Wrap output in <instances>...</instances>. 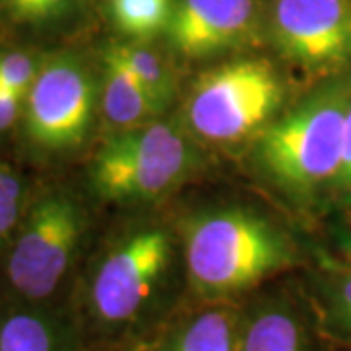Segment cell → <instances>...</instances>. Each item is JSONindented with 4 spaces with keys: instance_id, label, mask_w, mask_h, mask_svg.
<instances>
[{
    "instance_id": "3957f363",
    "label": "cell",
    "mask_w": 351,
    "mask_h": 351,
    "mask_svg": "<svg viewBox=\"0 0 351 351\" xmlns=\"http://www.w3.org/2000/svg\"><path fill=\"white\" fill-rule=\"evenodd\" d=\"M279 101L281 84L269 61H232L197 80L189 98L188 119L203 138L230 143L260 129Z\"/></svg>"
},
{
    "instance_id": "5b68a950",
    "label": "cell",
    "mask_w": 351,
    "mask_h": 351,
    "mask_svg": "<svg viewBox=\"0 0 351 351\" xmlns=\"http://www.w3.org/2000/svg\"><path fill=\"white\" fill-rule=\"evenodd\" d=\"M189 164L188 143L174 127L138 125L115 135L101 149L92 180L108 199H152L182 180Z\"/></svg>"
},
{
    "instance_id": "277c9868",
    "label": "cell",
    "mask_w": 351,
    "mask_h": 351,
    "mask_svg": "<svg viewBox=\"0 0 351 351\" xmlns=\"http://www.w3.org/2000/svg\"><path fill=\"white\" fill-rule=\"evenodd\" d=\"M168 262V237L158 228L137 232L110 252L88 287L96 324L106 330L141 324L158 302Z\"/></svg>"
},
{
    "instance_id": "30bf717a",
    "label": "cell",
    "mask_w": 351,
    "mask_h": 351,
    "mask_svg": "<svg viewBox=\"0 0 351 351\" xmlns=\"http://www.w3.org/2000/svg\"><path fill=\"white\" fill-rule=\"evenodd\" d=\"M239 351H314V343L297 308L267 299L240 313Z\"/></svg>"
},
{
    "instance_id": "8992f818",
    "label": "cell",
    "mask_w": 351,
    "mask_h": 351,
    "mask_svg": "<svg viewBox=\"0 0 351 351\" xmlns=\"http://www.w3.org/2000/svg\"><path fill=\"white\" fill-rule=\"evenodd\" d=\"M82 232V217L66 195L43 197L25 221L8 260L12 287L29 301L53 295L73 262Z\"/></svg>"
},
{
    "instance_id": "7a4b0ae2",
    "label": "cell",
    "mask_w": 351,
    "mask_h": 351,
    "mask_svg": "<svg viewBox=\"0 0 351 351\" xmlns=\"http://www.w3.org/2000/svg\"><path fill=\"white\" fill-rule=\"evenodd\" d=\"M350 108L351 82L334 84L269 127L260 141L267 170L293 189H313L336 178Z\"/></svg>"
},
{
    "instance_id": "44dd1931",
    "label": "cell",
    "mask_w": 351,
    "mask_h": 351,
    "mask_svg": "<svg viewBox=\"0 0 351 351\" xmlns=\"http://www.w3.org/2000/svg\"><path fill=\"white\" fill-rule=\"evenodd\" d=\"M339 182L351 188V108L348 112V119H346V129H343V149H341V162H339L338 170Z\"/></svg>"
},
{
    "instance_id": "9a60e30c",
    "label": "cell",
    "mask_w": 351,
    "mask_h": 351,
    "mask_svg": "<svg viewBox=\"0 0 351 351\" xmlns=\"http://www.w3.org/2000/svg\"><path fill=\"white\" fill-rule=\"evenodd\" d=\"M108 53L113 55L131 75L137 78L138 84L151 94L152 100L160 108L166 106L170 92H172V84H170L168 71L162 61L158 59V55H154L151 49H147L143 45H131V43L112 45Z\"/></svg>"
},
{
    "instance_id": "6da1fadb",
    "label": "cell",
    "mask_w": 351,
    "mask_h": 351,
    "mask_svg": "<svg viewBox=\"0 0 351 351\" xmlns=\"http://www.w3.org/2000/svg\"><path fill=\"white\" fill-rule=\"evenodd\" d=\"M291 260L281 232L250 211L205 215L188 226V281L205 301L242 295L287 267Z\"/></svg>"
},
{
    "instance_id": "7402d4cb",
    "label": "cell",
    "mask_w": 351,
    "mask_h": 351,
    "mask_svg": "<svg viewBox=\"0 0 351 351\" xmlns=\"http://www.w3.org/2000/svg\"><path fill=\"white\" fill-rule=\"evenodd\" d=\"M135 351H145V348H143V350H135Z\"/></svg>"
},
{
    "instance_id": "52a82bcc",
    "label": "cell",
    "mask_w": 351,
    "mask_h": 351,
    "mask_svg": "<svg viewBox=\"0 0 351 351\" xmlns=\"http://www.w3.org/2000/svg\"><path fill=\"white\" fill-rule=\"evenodd\" d=\"M94 90L86 69L73 57H55L38 71L25 101V133L49 151L75 147L86 137Z\"/></svg>"
},
{
    "instance_id": "5bb4252c",
    "label": "cell",
    "mask_w": 351,
    "mask_h": 351,
    "mask_svg": "<svg viewBox=\"0 0 351 351\" xmlns=\"http://www.w3.org/2000/svg\"><path fill=\"white\" fill-rule=\"evenodd\" d=\"M113 24L125 36L147 39L168 29L172 18L170 0H108Z\"/></svg>"
},
{
    "instance_id": "e0dca14e",
    "label": "cell",
    "mask_w": 351,
    "mask_h": 351,
    "mask_svg": "<svg viewBox=\"0 0 351 351\" xmlns=\"http://www.w3.org/2000/svg\"><path fill=\"white\" fill-rule=\"evenodd\" d=\"M38 76L36 61L24 51H12L0 55V86L18 96L29 92Z\"/></svg>"
},
{
    "instance_id": "9c48e42d",
    "label": "cell",
    "mask_w": 351,
    "mask_h": 351,
    "mask_svg": "<svg viewBox=\"0 0 351 351\" xmlns=\"http://www.w3.org/2000/svg\"><path fill=\"white\" fill-rule=\"evenodd\" d=\"M254 0H180L168 36L186 57H207L237 43L250 27Z\"/></svg>"
},
{
    "instance_id": "4fadbf2b",
    "label": "cell",
    "mask_w": 351,
    "mask_h": 351,
    "mask_svg": "<svg viewBox=\"0 0 351 351\" xmlns=\"http://www.w3.org/2000/svg\"><path fill=\"white\" fill-rule=\"evenodd\" d=\"M0 351H61V339L45 316L20 311L0 324Z\"/></svg>"
},
{
    "instance_id": "8fae6325",
    "label": "cell",
    "mask_w": 351,
    "mask_h": 351,
    "mask_svg": "<svg viewBox=\"0 0 351 351\" xmlns=\"http://www.w3.org/2000/svg\"><path fill=\"white\" fill-rule=\"evenodd\" d=\"M239 334L240 311L217 304L178 322L145 351H239Z\"/></svg>"
},
{
    "instance_id": "2e32d148",
    "label": "cell",
    "mask_w": 351,
    "mask_h": 351,
    "mask_svg": "<svg viewBox=\"0 0 351 351\" xmlns=\"http://www.w3.org/2000/svg\"><path fill=\"white\" fill-rule=\"evenodd\" d=\"M326 324L336 338L351 346V269L328 289Z\"/></svg>"
},
{
    "instance_id": "7c38bea8",
    "label": "cell",
    "mask_w": 351,
    "mask_h": 351,
    "mask_svg": "<svg viewBox=\"0 0 351 351\" xmlns=\"http://www.w3.org/2000/svg\"><path fill=\"white\" fill-rule=\"evenodd\" d=\"M104 59H106V75H104L101 106L110 123L115 127L133 129L162 110L152 100L151 94L138 84L137 78L113 55L106 51Z\"/></svg>"
},
{
    "instance_id": "ac0fdd59",
    "label": "cell",
    "mask_w": 351,
    "mask_h": 351,
    "mask_svg": "<svg viewBox=\"0 0 351 351\" xmlns=\"http://www.w3.org/2000/svg\"><path fill=\"white\" fill-rule=\"evenodd\" d=\"M18 20L39 24L61 18L73 4V0H6Z\"/></svg>"
},
{
    "instance_id": "ffe728a7",
    "label": "cell",
    "mask_w": 351,
    "mask_h": 351,
    "mask_svg": "<svg viewBox=\"0 0 351 351\" xmlns=\"http://www.w3.org/2000/svg\"><path fill=\"white\" fill-rule=\"evenodd\" d=\"M22 96L0 86V131L8 129L18 117Z\"/></svg>"
},
{
    "instance_id": "ba28073f",
    "label": "cell",
    "mask_w": 351,
    "mask_h": 351,
    "mask_svg": "<svg viewBox=\"0 0 351 351\" xmlns=\"http://www.w3.org/2000/svg\"><path fill=\"white\" fill-rule=\"evenodd\" d=\"M274 34L289 59L328 69L351 61L350 0H277Z\"/></svg>"
},
{
    "instance_id": "d6986e66",
    "label": "cell",
    "mask_w": 351,
    "mask_h": 351,
    "mask_svg": "<svg viewBox=\"0 0 351 351\" xmlns=\"http://www.w3.org/2000/svg\"><path fill=\"white\" fill-rule=\"evenodd\" d=\"M22 188L14 174L0 166V239H4L18 219Z\"/></svg>"
}]
</instances>
